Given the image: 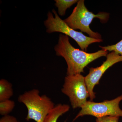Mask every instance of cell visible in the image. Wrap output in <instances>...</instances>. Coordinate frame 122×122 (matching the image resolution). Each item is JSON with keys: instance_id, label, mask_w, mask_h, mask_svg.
Masks as SVG:
<instances>
[{"instance_id": "obj_1", "label": "cell", "mask_w": 122, "mask_h": 122, "mask_svg": "<svg viewBox=\"0 0 122 122\" xmlns=\"http://www.w3.org/2000/svg\"><path fill=\"white\" fill-rule=\"evenodd\" d=\"M54 49L57 56L63 57L65 60L68 76L81 74L91 62L108 54V51L102 49L96 52L88 53L76 49L70 43L68 36L62 34L59 35L58 43Z\"/></svg>"}, {"instance_id": "obj_7", "label": "cell", "mask_w": 122, "mask_h": 122, "mask_svg": "<svg viewBox=\"0 0 122 122\" xmlns=\"http://www.w3.org/2000/svg\"><path fill=\"white\" fill-rule=\"evenodd\" d=\"M106 60L100 66L90 68L89 72L85 77V81L91 101L95 98V93L94 89L96 85L99 84L100 79L105 72L116 63L122 62V56L112 51L107 55Z\"/></svg>"}, {"instance_id": "obj_11", "label": "cell", "mask_w": 122, "mask_h": 122, "mask_svg": "<svg viewBox=\"0 0 122 122\" xmlns=\"http://www.w3.org/2000/svg\"><path fill=\"white\" fill-rule=\"evenodd\" d=\"M13 100L7 99L0 102V114L2 116L8 115L12 111L15 106Z\"/></svg>"}, {"instance_id": "obj_12", "label": "cell", "mask_w": 122, "mask_h": 122, "mask_svg": "<svg viewBox=\"0 0 122 122\" xmlns=\"http://www.w3.org/2000/svg\"><path fill=\"white\" fill-rule=\"evenodd\" d=\"M99 47L103 50L111 52L114 51L122 56V39L115 45L105 46H99Z\"/></svg>"}, {"instance_id": "obj_10", "label": "cell", "mask_w": 122, "mask_h": 122, "mask_svg": "<svg viewBox=\"0 0 122 122\" xmlns=\"http://www.w3.org/2000/svg\"><path fill=\"white\" fill-rule=\"evenodd\" d=\"M55 5L57 8L58 13L61 16L65 14L66 11L78 0H55Z\"/></svg>"}, {"instance_id": "obj_5", "label": "cell", "mask_w": 122, "mask_h": 122, "mask_svg": "<svg viewBox=\"0 0 122 122\" xmlns=\"http://www.w3.org/2000/svg\"><path fill=\"white\" fill-rule=\"evenodd\" d=\"M61 91L69 97L74 109L81 108L89 97L85 77L81 74L66 76Z\"/></svg>"}, {"instance_id": "obj_3", "label": "cell", "mask_w": 122, "mask_h": 122, "mask_svg": "<svg viewBox=\"0 0 122 122\" xmlns=\"http://www.w3.org/2000/svg\"><path fill=\"white\" fill-rule=\"evenodd\" d=\"M18 102L24 104L28 110L25 119L44 122L45 118L54 107V103L46 95H41L37 89H33L20 95Z\"/></svg>"}, {"instance_id": "obj_9", "label": "cell", "mask_w": 122, "mask_h": 122, "mask_svg": "<svg viewBox=\"0 0 122 122\" xmlns=\"http://www.w3.org/2000/svg\"><path fill=\"white\" fill-rule=\"evenodd\" d=\"M13 95L12 85L7 80H0V102L10 99Z\"/></svg>"}, {"instance_id": "obj_6", "label": "cell", "mask_w": 122, "mask_h": 122, "mask_svg": "<svg viewBox=\"0 0 122 122\" xmlns=\"http://www.w3.org/2000/svg\"><path fill=\"white\" fill-rule=\"evenodd\" d=\"M122 100V95L110 100H105L101 102L87 101L81 107V110L74 120L80 117L91 115L97 118L108 116L122 117V110L119 105Z\"/></svg>"}, {"instance_id": "obj_13", "label": "cell", "mask_w": 122, "mask_h": 122, "mask_svg": "<svg viewBox=\"0 0 122 122\" xmlns=\"http://www.w3.org/2000/svg\"><path fill=\"white\" fill-rule=\"evenodd\" d=\"M119 117L117 116H108L97 118L96 122H118Z\"/></svg>"}, {"instance_id": "obj_8", "label": "cell", "mask_w": 122, "mask_h": 122, "mask_svg": "<svg viewBox=\"0 0 122 122\" xmlns=\"http://www.w3.org/2000/svg\"><path fill=\"white\" fill-rule=\"evenodd\" d=\"M70 109L68 105L57 104L46 116L44 122H57L58 118L69 111Z\"/></svg>"}, {"instance_id": "obj_2", "label": "cell", "mask_w": 122, "mask_h": 122, "mask_svg": "<svg viewBox=\"0 0 122 122\" xmlns=\"http://www.w3.org/2000/svg\"><path fill=\"white\" fill-rule=\"evenodd\" d=\"M110 14L100 12L95 14L90 12L85 6L84 0H78L70 15L64 20L66 24L73 29L80 30L81 32L87 33L90 37L102 39L101 35L98 33L93 31L90 28L93 19L98 18L102 23H106L109 20Z\"/></svg>"}, {"instance_id": "obj_14", "label": "cell", "mask_w": 122, "mask_h": 122, "mask_svg": "<svg viewBox=\"0 0 122 122\" xmlns=\"http://www.w3.org/2000/svg\"><path fill=\"white\" fill-rule=\"evenodd\" d=\"M0 122H18L17 119L13 116L8 115L3 116L0 119Z\"/></svg>"}, {"instance_id": "obj_4", "label": "cell", "mask_w": 122, "mask_h": 122, "mask_svg": "<svg viewBox=\"0 0 122 122\" xmlns=\"http://www.w3.org/2000/svg\"><path fill=\"white\" fill-rule=\"evenodd\" d=\"M52 11L54 17L52 13L49 12L47 20L44 22L47 33H51L58 32L64 34L74 40L81 49L85 52L87 51V48L91 44L103 41L102 39H96L87 36L81 32L71 28L61 19L54 9L52 10Z\"/></svg>"}]
</instances>
